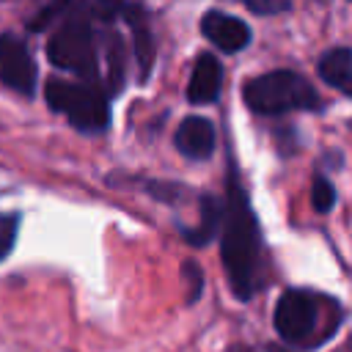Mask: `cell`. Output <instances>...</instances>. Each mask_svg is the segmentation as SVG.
<instances>
[{"label":"cell","mask_w":352,"mask_h":352,"mask_svg":"<svg viewBox=\"0 0 352 352\" xmlns=\"http://www.w3.org/2000/svg\"><path fill=\"white\" fill-rule=\"evenodd\" d=\"M319 77L333 85L336 91H341L344 96H352V50L349 47H336L327 50L319 63H316Z\"/></svg>","instance_id":"30bf717a"},{"label":"cell","mask_w":352,"mask_h":352,"mask_svg":"<svg viewBox=\"0 0 352 352\" xmlns=\"http://www.w3.org/2000/svg\"><path fill=\"white\" fill-rule=\"evenodd\" d=\"M47 58L52 66L80 74L82 80L96 77V50L88 19L69 16L58 25V30L47 41Z\"/></svg>","instance_id":"5b68a950"},{"label":"cell","mask_w":352,"mask_h":352,"mask_svg":"<svg viewBox=\"0 0 352 352\" xmlns=\"http://www.w3.org/2000/svg\"><path fill=\"white\" fill-rule=\"evenodd\" d=\"M182 278L187 280V302H195L198 297H201V283H204V275H201V270H198V264L195 261H184V267H182Z\"/></svg>","instance_id":"2e32d148"},{"label":"cell","mask_w":352,"mask_h":352,"mask_svg":"<svg viewBox=\"0 0 352 352\" xmlns=\"http://www.w3.org/2000/svg\"><path fill=\"white\" fill-rule=\"evenodd\" d=\"M220 256L236 300H250L261 289V228L236 168H228L223 220H220Z\"/></svg>","instance_id":"6da1fadb"},{"label":"cell","mask_w":352,"mask_h":352,"mask_svg":"<svg viewBox=\"0 0 352 352\" xmlns=\"http://www.w3.org/2000/svg\"><path fill=\"white\" fill-rule=\"evenodd\" d=\"M201 33L223 52H239L250 44V28L223 11H206L201 16Z\"/></svg>","instance_id":"52a82bcc"},{"label":"cell","mask_w":352,"mask_h":352,"mask_svg":"<svg viewBox=\"0 0 352 352\" xmlns=\"http://www.w3.org/2000/svg\"><path fill=\"white\" fill-rule=\"evenodd\" d=\"M311 204H314V209L322 212V214L333 209V204H336V187H333L324 176H316V179H314V184H311Z\"/></svg>","instance_id":"9a60e30c"},{"label":"cell","mask_w":352,"mask_h":352,"mask_svg":"<svg viewBox=\"0 0 352 352\" xmlns=\"http://www.w3.org/2000/svg\"><path fill=\"white\" fill-rule=\"evenodd\" d=\"M107 94H118L124 85V44L118 33L110 30L107 36V77H104Z\"/></svg>","instance_id":"4fadbf2b"},{"label":"cell","mask_w":352,"mask_h":352,"mask_svg":"<svg viewBox=\"0 0 352 352\" xmlns=\"http://www.w3.org/2000/svg\"><path fill=\"white\" fill-rule=\"evenodd\" d=\"M47 104L66 116L69 124L80 132H104L110 126V104L107 94L99 91L94 82H69V80H47L44 85Z\"/></svg>","instance_id":"277c9868"},{"label":"cell","mask_w":352,"mask_h":352,"mask_svg":"<svg viewBox=\"0 0 352 352\" xmlns=\"http://www.w3.org/2000/svg\"><path fill=\"white\" fill-rule=\"evenodd\" d=\"M267 352H286V349H280V346H267Z\"/></svg>","instance_id":"ffe728a7"},{"label":"cell","mask_w":352,"mask_h":352,"mask_svg":"<svg viewBox=\"0 0 352 352\" xmlns=\"http://www.w3.org/2000/svg\"><path fill=\"white\" fill-rule=\"evenodd\" d=\"M124 14L132 25V55H135V63H138V72H140V80H148L151 74V66H154V38L148 33V25L140 14V8H129L124 6Z\"/></svg>","instance_id":"8fae6325"},{"label":"cell","mask_w":352,"mask_h":352,"mask_svg":"<svg viewBox=\"0 0 352 352\" xmlns=\"http://www.w3.org/2000/svg\"><path fill=\"white\" fill-rule=\"evenodd\" d=\"M19 231V214L16 212H0V261L14 250Z\"/></svg>","instance_id":"5bb4252c"},{"label":"cell","mask_w":352,"mask_h":352,"mask_svg":"<svg viewBox=\"0 0 352 352\" xmlns=\"http://www.w3.org/2000/svg\"><path fill=\"white\" fill-rule=\"evenodd\" d=\"M36 80L38 72L28 44L11 33L0 36V82L22 96H30L36 91Z\"/></svg>","instance_id":"8992f818"},{"label":"cell","mask_w":352,"mask_h":352,"mask_svg":"<svg viewBox=\"0 0 352 352\" xmlns=\"http://www.w3.org/2000/svg\"><path fill=\"white\" fill-rule=\"evenodd\" d=\"M228 352H250V349H248V346H231Z\"/></svg>","instance_id":"d6986e66"},{"label":"cell","mask_w":352,"mask_h":352,"mask_svg":"<svg viewBox=\"0 0 352 352\" xmlns=\"http://www.w3.org/2000/svg\"><path fill=\"white\" fill-rule=\"evenodd\" d=\"M253 14H280L289 8V0H245Z\"/></svg>","instance_id":"ac0fdd59"},{"label":"cell","mask_w":352,"mask_h":352,"mask_svg":"<svg viewBox=\"0 0 352 352\" xmlns=\"http://www.w3.org/2000/svg\"><path fill=\"white\" fill-rule=\"evenodd\" d=\"M72 6V0H55V3H50L47 8H41V14L30 22V30H41V28H47V25H52L66 8Z\"/></svg>","instance_id":"e0dca14e"},{"label":"cell","mask_w":352,"mask_h":352,"mask_svg":"<svg viewBox=\"0 0 352 352\" xmlns=\"http://www.w3.org/2000/svg\"><path fill=\"white\" fill-rule=\"evenodd\" d=\"M220 85H223L220 60L212 52H201L187 82V99L192 104H212L220 96Z\"/></svg>","instance_id":"9c48e42d"},{"label":"cell","mask_w":352,"mask_h":352,"mask_svg":"<svg viewBox=\"0 0 352 352\" xmlns=\"http://www.w3.org/2000/svg\"><path fill=\"white\" fill-rule=\"evenodd\" d=\"M220 220H223V201H217L214 195H204L201 198V223L198 228H184V236L190 245H206L209 239H214L220 234Z\"/></svg>","instance_id":"7c38bea8"},{"label":"cell","mask_w":352,"mask_h":352,"mask_svg":"<svg viewBox=\"0 0 352 352\" xmlns=\"http://www.w3.org/2000/svg\"><path fill=\"white\" fill-rule=\"evenodd\" d=\"M176 148L187 157V160H209L214 146H217V135H214V124L204 116H187L173 135Z\"/></svg>","instance_id":"ba28073f"},{"label":"cell","mask_w":352,"mask_h":352,"mask_svg":"<svg viewBox=\"0 0 352 352\" xmlns=\"http://www.w3.org/2000/svg\"><path fill=\"white\" fill-rule=\"evenodd\" d=\"M272 322L286 344L311 349L324 344L336 333L341 322V308L324 294L308 289H286L275 302Z\"/></svg>","instance_id":"7a4b0ae2"},{"label":"cell","mask_w":352,"mask_h":352,"mask_svg":"<svg viewBox=\"0 0 352 352\" xmlns=\"http://www.w3.org/2000/svg\"><path fill=\"white\" fill-rule=\"evenodd\" d=\"M245 104L258 116H280L292 110H319L322 99L316 88L297 72L275 69L267 74H258L245 82L242 88Z\"/></svg>","instance_id":"3957f363"}]
</instances>
